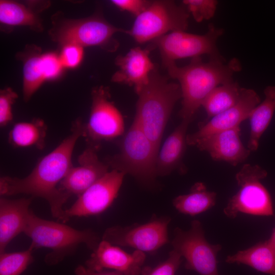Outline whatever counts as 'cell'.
<instances>
[{
	"label": "cell",
	"instance_id": "6da1fadb",
	"mask_svg": "<svg viewBox=\"0 0 275 275\" xmlns=\"http://www.w3.org/2000/svg\"><path fill=\"white\" fill-rule=\"evenodd\" d=\"M84 129V124L76 121L72 125V133L43 157L26 177H1V195L24 194L42 198L49 204L52 216L63 222L65 210L63 206L71 196L58 185L73 167V151L78 139L83 136Z\"/></svg>",
	"mask_w": 275,
	"mask_h": 275
},
{
	"label": "cell",
	"instance_id": "7a4b0ae2",
	"mask_svg": "<svg viewBox=\"0 0 275 275\" xmlns=\"http://www.w3.org/2000/svg\"><path fill=\"white\" fill-rule=\"evenodd\" d=\"M165 67L180 88L182 107L179 115L182 120L191 122L209 94L216 87L233 81V74L241 69L238 59L226 63L223 57L210 58L207 62L196 57L185 66L179 67L173 63Z\"/></svg>",
	"mask_w": 275,
	"mask_h": 275
},
{
	"label": "cell",
	"instance_id": "3957f363",
	"mask_svg": "<svg viewBox=\"0 0 275 275\" xmlns=\"http://www.w3.org/2000/svg\"><path fill=\"white\" fill-rule=\"evenodd\" d=\"M138 95L134 119L159 151L174 105L181 99L180 86L154 70L148 84Z\"/></svg>",
	"mask_w": 275,
	"mask_h": 275
},
{
	"label": "cell",
	"instance_id": "277c9868",
	"mask_svg": "<svg viewBox=\"0 0 275 275\" xmlns=\"http://www.w3.org/2000/svg\"><path fill=\"white\" fill-rule=\"evenodd\" d=\"M23 233L32 240L31 245L49 249L51 252L44 258L47 265H56L75 251L78 245L85 244L94 251L99 238L91 229L79 230L64 224L37 216L31 209Z\"/></svg>",
	"mask_w": 275,
	"mask_h": 275
},
{
	"label": "cell",
	"instance_id": "5b68a950",
	"mask_svg": "<svg viewBox=\"0 0 275 275\" xmlns=\"http://www.w3.org/2000/svg\"><path fill=\"white\" fill-rule=\"evenodd\" d=\"M119 147V153L108 158L107 165L142 183L153 182L157 176L156 164L159 151L134 119L123 135Z\"/></svg>",
	"mask_w": 275,
	"mask_h": 275
},
{
	"label": "cell",
	"instance_id": "8992f818",
	"mask_svg": "<svg viewBox=\"0 0 275 275\" xmlns=\"http://www.w3.org/2000/svg\"><path fill=\"white\" fill-rule=\"evenodd\" d=\"M188 18L186 8L173 1H150L146 9L136 17L132 26L126 34L140 44L153 41L170 32L185 31Z\"/></svg>",
	"mask_w": 275,
	"mask_h": 275
},
{
	"label": "cell",
	"instance_id": "52a82bcc",
	"mask_svg": "<svg viewBox=\"0 0 275 275\" xmlns=\"http://www.w3.org/2000/svg\"><path fill=\"white\" fill-rule=\"evenodd\" d=\"M267 175L266 171L257 164H244L235 176L239 188L229 199L224 209V214L230 218H234L239 213L273 215L270 194L261 182Z\"/></svg>",
	"mask_w": 275,
	"mask_h": 275
},
{
	"label": "cell",
	"instance_id": "ba28073f",
	"mask_svg": "<svg viewBox=\"0 0 275 275\" xmlns=\"http://www.w3.org/2000/svg\"><path fill=\"white\" fill-rule=\"evenodd\" d=\"M223 33V29L210 24L205 34L174 31L153 40L152 47L158 49L164 67L175 63L177 60L193 59L203 54H208L210 58L221 57L222 56L218 50L216 42Z\"/></svg>",
	"mask_w": 275,
	"mask_h": 275
},
{
	"label": "cell",
	"instance_id": "9c48e42d",
	"mask_svg": "<svg viewBox=\"0 0 275 275\" xmlns=\"http://www.w3.org/2000/svg\"><path fill=\"white\" fill-rule=\"evenodd\" d=\"M172 242L174 250L185 260V267L200 275H220L217 270L219 244H211L205 239L201 223L193 221L186 231L176 228Z\"/></svg>",
	"mask_w": 275,
	"mask_h": 275
},
{
	"label": "cell",
	"instance_id": "30bf717a",
	"mask_svg": "<svg viewBox=\"0 0 275 275\" xmlns=\"http://www.w3.org/2000/svg\"><path fill=\"white\" fill-rule=\"evenodd\" d=\"M110 98L107 87H96L92 92L90 117L84 124L83 133L89 146L97 149L102 141L112 140L124 134L123 117Z\"/></svg>",
	"mask_w": 275,
	"mask_h": 275
},
{
	"label": "cell",
	"instance_id": "8fae6325",
	"mask_svg": "<svg viewBox=\"0 0 275 275\" xmlns=\"http://www.w3.org/2000/svg\"><path fill=\"white\" fill-rule=\"evenodd\" d=\"M125 30L116 27L97 16L65 21L57 28L54 40L63 45L73 44L82 46H97L108 51H115L118 43L113 36Z\"/></svg>",
	"mask_w": 275,
	"mask_h": 275
},
{
	"label": "cell",
	"instance_id": "7c38bea8",
	"mask_svg": "<svg viewBox=\"0 0 275 275\" xmlns=\"http://www.w3.org/2000/svg\"><path fill=\"white\" fill-rule=\"evenodd\" d=\"M170 221L169 217H162L140 225L108 228L104 232L102 240L143 252H153L169 242L168 226Z\"/></svg>",
	"mask_w": 275,
	"mask_h": 275
},
{
	"label": "cell",
	"instance_id": "4fadbf2b",
	"mask_svg": "<svg viewBox=\"0 0 275 275\" xmlns=\"http://www.w3.org/2000/svg\"><path fill=\"white\" fill-rule=\"evenodd\" d=\"M125 175L116 170L107 173L65 209L63 222L73 217L94 215L105 211L116 198Z\"/></svg>",
	"mask_w": 275,
	"mask_h": 275
},
{
	"label": "cell",
	"instance_id": "5bb4252c",
	"mask_svg": "<svg viewBox=\"0 0 275 275\" xmlns=\"http://www.w3.org/2000/svg\"><path fill=\"white\" fill-rule=\"evenodd\" d=\"M260 103V97L256 91L241 88L237 102L229 109L202 123L195 133L187 134V145L193 146L203 137L239 126L241 122L249 119L253 110Z\"/></svg>",
	"mask_w": 275,
	"mask_h": 275
},
{
	"label": "cell",
	"instance_id": "9a60e30c",
	"mask_svg": "<svg viewBox=\"0 0 275 275\" xmlns=\"http://www.w3.org/2000/svg\"><path fill=\"white\" fill-rule=\"evenodd\" d=\"M86 261V267L93 270L113 269L124 275H139L146 256L144 252L135 250L128 253L117 245L102 240Z\"/></svg>",
	"mask_w": 275,
	"mask_h": 275
},
{
	"label": "cell",
	"instance_id": "2e32d148",
	"mask_svg": "<svg viewBox=\"0 0 275 275\" xmlns=\"http://www.w3.org/2000/svg\"><path fill=\"white\" fill-rule=\"evenodd\" d=\"M238 126L203 137L193 146L207 152L214 161H225L236 166L245 161L251 152L243 146Z\"/></svg>",
	"mask_w": 275,
	"mask_h": 275
},
{
	"label": "cell",
	"instance_id": "e0dca14e",
	"mask_svg": "<svg viewBox=\"0 0 275 275\" xmlns=\"http://www.w3.org/2000/svg\"><path fill=\"white\" fill-rule=\"evenodd\" d=\"M97 149L88 146L80 155L78 165L69 170L60 183V189L78 197L109 171L107 164L99 159Z\"/></svg>",
	"mask_w": 275,
	"mask_h": 275
},
{
	"label": "cell",
	"instance_id": "ac0fdd59",
	"mask_svg": "<svg viewBox=\"0 0 275 275\" xmlns=\"http://www.w3.org/2000/svg\"><path fill=\"white\" fill-rule=\"evenodd\" d=\"M149 49L131 48L116 59L119 69L113 75V81L133 87L138 94L149 81L155 66L150 58Z\"/></svg>",
	"mask_w": 275,
	"mask_h": 275
},
{
	"label": "cell",
	"instance_id": "d6986e66",
	"mask_svg": "<svg viewBox=\"0 0 275 275\" xmlns=\"http://www.w3.org/2000/svg\"><path fill=\"white\" fill-rule=\"evenodd\" d=\"M33 197L18 199H0V254L5 252L9 243L23 232Z\"/></svg>",
	"mask_w": 275,
	"mask_h": 275
},
{
	"label": "cell",
	"instance_id": "ffe728a7",
	"mask_svg": "<svg viewBox=\"0 0 275 275\" xmlns=\"http://www.w3.org/2000/svg\"><path fill=\"white\" fill-rule=\"evenodd\" d=\"M191 121L182 120L180 124L168 136L159 150L156 164L157 176H166L176 170L186 171L182 164L187 141V130Z\"/></svg>",
	"mask_w": 275,
	"mask_h": 275
},
{
	"label": "cell",
	"instance_id": "44dd1931",
	"mask_svg": "<svg viewBox=\"0 0 275 275\" xmlns=\"http://www.w3.org/2000/svg\"><path fill=\"white\" fill-rule=\"evenodd\" d=\"M228 263L243 264L271 275H275V248L268 241L260 242L247 249L228 256Z\"/></svg>",
	"mask_w": 275,
	"mask_h": 275
},
{
	"label": "cell",
	"instance_id": "7402d4cb",
	"mask_svg": "<svg viewBox=\"0 0 275 275\" xmlns=\"http://www.w3.org/2000/svg\"><path fill=\"white\" fill-rule=\"evenodd\" d=\"M265 98L251 113L249 119L250 132L248 148L256 151L260 139L269 126L275 112V86L267 87L264 91Z\"/></svg>",
	"mask_w": 275,
	"mask_h": 275
},
{
	"label": "cell",
	"instance_id": "603a6c76",
	"mask_svg": "<svg viewBox=\"0 0 275 275\" xmlns=\"http://www.w3.org/2000/svg\"><path fill=\"white\" fill-rule=\"evenodd\" d=\"M216 194L207 189L202 182L195 183L190 192L180 195L173 200V205L180 212L195 215L212 208L216 203Z\"/></svg>",
	"mask_w": 275,
	"mask_h": 275
},
{
	"label": "cell",
	"instance_id": "cb8c5ba5",
	"mask_svg": "<svg viewBox=\"0 0 275 275\" xmlns=\"http://www.w3.org/2000/svg\"><path fill=\"white\" fill-rule=\"evenodd\" d=\"M47 127L40 119L22 122L14 125L9 134V142L14 147H36L40 149L44 146Z\"/></svg>",
	"mask_w": 275,
	"mask_h": 275
},
{
	"label": "cell",
	"instance_id": "d4e9b609",
	"mask_svg": "<svg viewBox=\"0 0 275 275\" xmlns=\"http://www.w3.org/2000/svg\"><path fill=\"white\" fill-rule=\"evenodd\" d=\"M241 89L238 84L233 80L214 88L202 104L207 114V119L234 106L239 99Z\"/></svg>",
	"mask_w": 275,
	"mask_h": 275
},
{
	"label": "cell",
	"instance_id": "484cf974",
	"mask_svg": "<svg viewBox=\"0 0 275 275\" xmlns=\"http://www.w3.org/2000/svg\"><path fill=\"white\" fill-rule=\"evenodd\" d=\"M0 21L9 25H25L35 30L41 26L36 15L29 8L11 1H1Z\"/></svg>",
	"mask_w": 275,
	"mask_h": 275
},
{
	"label": "cell",
	"instance_id": "4316f807",
	"mask_svg": "<svg viewBox=\"0 0 275 275\" xmlns=\"http://www.w3.org/2000/svg\"><path fill=\"white\" fill-rule=\"evenodd\" d=\"M40 57V54H35L25 61L23 69V93L25 100H29L46 80Z\"/></svg>",
	"mask_w": 275,
	"mask_h": 275
},
{
	"label": "cell",
	"instance_id": "83f0119b",
	"mask_svg": "<svg viewBox=\"0 0 275 275\" xmlns=\"http://www.w3.org/2000/svg\"><path fill=\"white\" fill-rule=\"evenodd\" d=\"M30 245L26 250L0 254V275H20L33 261Z\"/></svg>",
	"mask_w": 275,
	"mask_h": 275
},
{
	"label": "cell",
	"instance_id": "f1b7e54d",
	"mask_svg": "<svg viewBox=\"0 0 275 275\" xmlns=\"http://www.w3.org/2000/svg\"><path fill=\"white\" fill-rule=\"evenodd\" d=\"M182 3L194 19L199 22L213 17L217 5L215 0H184Z\"/></svg>",
	"mask_w": 275,
	"mask_h": 275
},
{
	"label": "cell",
	"instance_id": "f546056e",
	"mask_svg": "<svg viewBox=\"0 0 275 275\" xmlns=\"http://www.w3.org/2000/svg\"><path fill=\"white\" fill-rule=\"evenodd\" d=\"M17 95L10 88L1 91L0 94V125L6 126L13 119L12 106L17 98Z\"/></svg>",
	"mask_w": 275,
	"mask_h": 275
},
{
	"label": "cell",
	"instance_id": "4dcf8cb0",
	"mask_svg": "<svg viewBox=\"0 0 275 275\" xmlns=\"http://www.w3.org/2000/svg\"><path fill=\"white\" fill-rule=\"evenodd\" d=\"M84 56L83 47L68 44L63 45L60 57L64 67L74 68L81 62Z\"/></svg>",
	"mask_w": 275,
	"mask_h": 275
},
{
	"label": "cell",
	"instance_id": "1f68e13d",
	"mask_svg": "<svg viewBox=\"0 0 275 275\" xmlns=\"http://www.w3.org/2000/svg\"><path fill=\"white\" fill-rule=\"evenodd\" d=\"M40 60L46 80L57 77L64 67L60 57L54 53L41 55Z\"/></svg>",
	"mask_w": 275,
	"mask_h": 275
},
{
	"label": "cell",
	"instance_id": "d6a6232c",
	"mask_svg": "<svg viewBox=\"0 0 275 275\" xmlns=\"http://www.w3.org/2000/svg\"><path fill=\"white\" fill-rule=\"evenodd\" d=\"M181 256L174 250L167 260L149 272L148 275H175L181 262Z\"/></svg>",
	"mask_w": 275,
	"mask_h": 275
},
{
	"label": "cell",
	"instance_id": "836d02e7",
	"mask_svg": "<svg viewBox=\"0 0 275 275\" xmlns=\"http://www.w3.org/2000/svg\"><path fill=\"white\" fill-rule=\"evenodd\" d=\"M111 2L119 9L128 12L136 17L146 9L150 1L113 0Z\"/></svg>",
	"mask_w": 275,
	"mask_h": 275
},
{
	"label": "cell",
	"instance_id": "e575fe53",
	"mask_svg": "<svg viewBox=\"0 0 275 275\" xmlns=\"http://www.w3.org/2000/svg\"><path fill=\"white\" fill-rule=\"evenodd\" d=\"M74 272L76 275H124L119 272L114 270H93L81 265H79L76 267Z\"/></svg>",
	"mask_w": 275,
	"mask_h": 275
},
{
	"label": "cell",
	"instance_id": "d590c367",
	"mask_svg": "<svg viewBox=\"0 0 275 275\" xmlns=\"http://www.w3.org/2000/svg\"><path fill=\"white\" fill-rule=\"evenodd\" d=\"M267 240L274 248H275V229H274L271 236Z\"/></svg>",
	"mask_w": 275,
	"mask_h": 275
}]
</instances>
